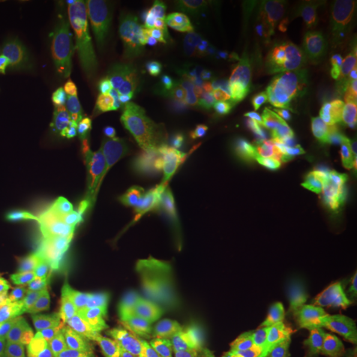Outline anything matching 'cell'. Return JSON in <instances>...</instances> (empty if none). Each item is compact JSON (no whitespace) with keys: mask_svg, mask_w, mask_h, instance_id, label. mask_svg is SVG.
Here are the masks:
<instances>
[{"mask_svg":"<svg viewBox=\"0 0 357 357\" xmlns=\"http://www.w3.org/2000/svg\"><path fill=\"white\" fill-rule=\"evenodd\" d=\"M204 60L227 114V149L250 215L264 232H280L294 201V185L268 102L260 20L252 2L230 0L204 14Z\"/></svg>","mask_w":357,"mask_h":357,"instance_id":"obj_1","label":"cell"},{"mask_svg":"<svg viewBox=\"0 0 357 357\" xmlns=\"http://www.w3.org/2000/svg\"><path fill=\"white\" fill-rule=\"evenodd\" d=\"M222 153L208 66L197 52L178 50L157 100L153 157L171 218L183 232L208 230L217 208Z\"/></svg>","mask_w":357,"mask_h":357,"instance_id":"obj_2","label":"cell"},{"mask_svg":"<svg viewBox=\"0 0 357 357\" xmlns=\"http://www.w3.org/2000/svg\"><path fill=\"white\" fill-rule=\"evenodd\" d=\"M256 10L262 50L292 139L298 147H306L332 82L337 46L332 13L307 0H264Z\"/></svg>","mask_w":357,"mask_h":357,"instance_id":"obj_3","label":"cell"},{"mask_svg":"<svg viewBox=\"0 0 357 357\" xmlns=\"http://www.w3.org/2000/svg\"><path fill=\"white\" fill-rule=\"evenodd\" d=\"M8 165L26 181V197L50 208H88L98 201L88 157L66 128L48 115L26 117L6 145Z\"/></svg>","mask_w":357,"mask_h":357,"instance_id":"obj_4","label":"cell"},{"mask_svg":"<svg viewBox=\"0 0 357 357\" xmlns=\"http://www.w3.org/2000/svg\"><path fill=\"white\" fill-rule=\"evenodd\" d=\"M199 328L211 349V357H246L248 332L232 288H201Z\"/></svg>","mask_w":357,"mask_h":357,"instance_id":"obj_5","label":"cell"},{"mask_svg":"<svg viewBox=\"0 0 357 357\" xmlns=\"http://www.w3.org/2000/svg\"><path fill=\"white\" fill-rule=\"evenodd\" d=\"M340 318L342 300L328 282H300L288 302L286 330L292 340L342 332Z\"/></svg>","mask_w":357,"mask_h":357,"instance_id":"obj_6","label":"cell"},{"mask_svg":"<svg viewBox=\"0 0 357 357\" xmlns=\"http://www.w3.org/2000/svg\"><path fill=\"white\" fill-rule=\"evenodd\" d=\"M330 243L340 266L351 268L357 264V189L344 191L333 197L318 230Z\"/></svg>","mask_w":357,"mask_h":357,"instance_id":"obj_7","label":"cell"},{"mask_svg":"<svg viewBox=\"0 0 357 357\" xmlns=\"http://www.w3.org/2000/svg\"><path fill=\"white\" fill-rule=\"evenodd\" d=\"M201 302V284L189 262L181 260L167 270L155 286V304L165 321L192 318Z\"/></svg>","mask_w":357,"mask_h":357,"instance_id":"obj_8","label":"cell"},{"mask_svg":"<svg viewBox=\"0 0 357 357\" xmlns=\"http://www.w3.org/2000/svg\"><path fill=\"white\" fill-rule=\"evenodd\" d=\"M159 357H211V349L197 319L185 318L165 321Z\"/></svg>","mask_w":357,"mask_h":357,"instance_id":"obj_9","label":"cell"},{"mask_svg":"<svg viewBox=\"0 0 357 357\" xmlns=\"http://www.w3.org/2000/svg\"><path fill=\"white\" fill-rule=\"evenodd\" d=\"M294 262L302 282H326L332 268L337 264L332 246L319 232L307 234L306 238L300 241Z\"/></svg>","mask_w":357,"mask_h":357,"instance_id":"obj_10","label":"cell"},{"mask_svg":"<svg viewBox=\"0 0 357 357\" xmlns=\"http://www.w3.org/2000/svg\"><path fill=\"white\" fill-rule=\"evenodd\" d=\"M191 268L197 280L213 288H232V266L227 252L215 243V238H204L195 250Z\"/></svg>","mask_w":357,"mask_h":357,"instance_id":"obj_11","label":"cell"},{"mask_svg":"<svg viewBox=\"0 0 357 357\" xmlns=\"http://www.w3.org/2000/svg\"><path fill=\"white\" fill-rule=\"evenodd\" d=\"M326 282L340 294V300H342V318H340L342 332L354 330L357 326V282L351 270L335 264L332 272L328 274Z\"/></svg>","mask_w":357,"mask_h":357,"instance_id":"obj_12","label":"cell"},{"mask_svg":"<svg viewBox=\"0 0 357 357\" xmlns=\"http://www.w3.org/2000/svg\"><path fill=\"white\" fill-rule=\"evenodd\" d=\"M26 192L24 177L10 165L0 167V220H16V208Z\"/></svg>","mask_w":357,"mask_h":357,"instance_id":"obj_13","label":"cell"},{"mask_svg":"<svg viewBox=\"0 0 357 357\" xmlns=\"http://www.w3.org/2000/svg\"><path fill=\"white\" fill-rule=\"evenodd\" d=\"M227 4H229V0H203V2H199V8L203 10V14H217L225 10Z\"/></svg>","mask_w":357,"mask_h":357,"instance_id":"obj_14","label":"cell"},{"mask_svg":"<svg viewBox=\"0 0 357 357\" xmlns=\"http://www.w3.org/2000/svg\"><path fill=\"white\" fill-rule=\"evenodd\" d=\"M246 357H272V356L266 354V351H255V354H248Z\"/></svg>","mask_w":357,"mask_h":357,"instance_id":"obj_15","label":"cell"},{"mask_svg":"<svg viewBox=\"0 0 357 357\" xmlns=\"http://www.w3.org/2000/svg\"><path fill=\"white\" fill-rule=\"evenodd\" d=\"M351 274H354V278H356V282H357V264L351 268Z\"/></svg>","mask_w":357,"mask_h":357,"instance_id":"obj_16","label":"cell"}]
</instances>
